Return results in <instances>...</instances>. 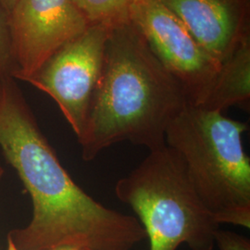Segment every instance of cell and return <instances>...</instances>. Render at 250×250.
<instances>
[{"label":"cell","mask_w":250,"mask_h":250,"mask_svg":"<svg viewBox=\"0 0 250 250\" xmlns=\"http://www.w3.org/2000/svg\"><path fill=\"white\" fill-rule=\"evenodd\" d=\"M0 147L34 206L30 224L8 233L19 250H132L146 238L136 217L102 205L72 180L12 78L0 80Z\"/></svg>","instance_id":"1"},{"label":"cell","mask_w":250,"mask_h":250,"mask_svg":"<svg viewBox=\"0 0 250 250\" xmlns=\"http://www.w3.org/2000/svg\"><path fill=\"white\" fill-rule=\"evenodd\" d=\"M185 93L126 20L110 27L101 76L83 133L84 161L128 141L149 151L166 145L171 122L188 105Z\"/></svg>","instance_id":"2"},{"label":"cell","mask_w":250,"mask_h":250,"mask_svg":"<svg viewBox=\"0 0 250 250\" xmlns=\"http://www.w3.org/2000/svg\"><path fill=\"white\" fill-rule=\"evenodd\" d=\"M245 123L188 104L171 122L166 145L178 154L197 197L221 224L250 229V160Z\"/></svg>","instance_id":"3"},{"label":"cell","mask_w":250,"mask_h":250,"mask_svg":"<svg viewBox=\"0 0 250 250\" xmlns=\"http://www.w3.org/2000/svg\"><path fill=\"white\" fill-rule=\"evenodd\" d=\"M120 201L130 206L149 240V250H213L220 224L206 208L178 154L167 145L149 152L115 186Z\"/></svg>","instance_id":"4"},{"label":"cell","mask_w":250,"mask_h":250,"mask_svg":"<svg viewBox=\"0 0 250 250\" xmlns=\"http://www.w3.org/2000/svg\"><path fill=\"white\" fill-rule=\"evenodd\" d=\"M128 20L162 67L180 84L189 105L200 107L222 63L208 53L177 17L158 0H134Z\"/></svg>","instance_id":"5"},{"label":"cell","mask_w":250,"mask_h":250,"mask_svg":"<svg viewBox=\"0 0 250 250\" xmlns=\"http://www.w3.org/2000/svg\"><path fill=\"white\" fill-rule=\"evenodd\" d=\"M110 24H90L25 82L55 100L77 139L83 133L104 63Z\"/></svg>","instance_id":"6"},{"label":"cell","mask_w":250,"mask_h":250,"mask_svg":"<svg viewBox=\"0 0 250 250\" xmlns=\"http://www.w3.org/2000/svg\"><path fill=\"white\" fill-rule=\"evenodd\" d=\"M17 72L25 81L90 23L72 0H17L9 13Z\"/></svg>","instance_id":"7"},{"label":"cell","mask_w":250,"mask_h":250,"mask_svg":"<svg viewBox=\"0 0 250 250\" xmlns=\"http://www.w3.org/2000/svg\"><path fill=\"white\" fill-rule=\"evenodd\" d=\"M223 63L250 32V0H158Z\"/></svg>","instance_id":"8"},{"label":"cell","mask_w":250,"mask_h":250,"mask_svg":"<svg viewBox=\"0 0 250 250\" xmlns=\"http://www.w3.org/2000/svg\"><path fill=\"white\" fill-rule=\"evenodd\" d=\"M250 99V35L242 38L232 54L222 63L212 89L201 107L223 112L227 107Z\"/></svg>","instance_id":"9"},{"label":"cell","mask_w":250,"mask_h":250,"mask_svg":"<svg viewBox=\"0 0 250 250\" xmlns=\"http://www.w3.org/2000/svg\"><path fill=\"white\" fill-rule=\"evenodd\" d=\"M134 0H72L90 24H116L128 20Z\"/></svg>","instance_id":"10"},{"label":"cell","mask_w":250,"mask_h":250,"mask_svg":"<svg viewBox=\"0 0 250 250\" xmlns=\"http://www.w3.org/2000/svg\"><path fill=\"white\" fill-rule=\"evenodd\" d=\"M17 72L9 12L0 6V80L12 78Z\"/></svg>","instance_id":"11"},{"label":"cell","mask_w":250,"mask_h":250,"mask_svg":"<svg viewBox=\"0 0 250 250\" xmlns=\"http://www.w3.org/2000/svg\"><path fill=\"white\" fill-rule=\"evenodd\" d=\"M215 246L219 250H250V241L247 237L221 229L215 233Z\"/></svg>","instance_id":"12"},{"label":"cell","mask_w":250,"mask_h":250,"mask_svg":"<svg viewBox=\"0 0 250 250\" xmlns=\"http://www.w3.org/2000/svg\"><path fill=\"white\" fill-rule=\"evenodd\" d=\"M16 2L17 0H0V6L6 9L9 13Z\"/></svg>","instance_id":"13"},{"label":"cell","mask_w":250,"mask_h":250,"mask_svg":"<svg viewBox=\"0 0 250 250\" xmlns=\"http://www.w3.org/2000/svg\"><path fill=\"white\" fill-rule=\"evenodd\" d=\"M7 244H8V249H7V250H19L9 237H7Z\"/></svg>","instance_id":"14"},{"label":"cell","mask_w":250,"mask_h":250,"mask_svg":"<svg viewBox=\"0 0 250 250\" xmlns=\"http://www.w3.org/2000/svg\"><path fill=\"white\" fill-rule=\"evenodd\" d=\"M66 250H82L80 249H77V248H72V247H67Z\"/></svg>","instance_id":"15"},{"label":"cell","mask_w":250,"mask_h":250,"mask_svg":"<svg viewBox=\"0 0 250 250\" xmlns=\"http://www.w3.org/2000/svg\"><path fill=\"white\" fill-rule=\"evenodd\" d=\"M67 247H62V248H56V249H52V250H66Z\"/></svg>","instance_id":"16"},{"label":"cell","mask_w":250,"mask_h":250,"mask_svg":"<svg viewBox=\"0 0 250 250\" xmlns=\"http://www.w3.org/2000/svg\"><path fill=\"white\" fill-rule=\"evenodd\" d=\"M3 173H4V170H3V168H2V167H0V179L2 177Z\"/></svg>","instance_id":"17"}]
</instances>
